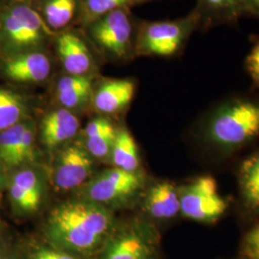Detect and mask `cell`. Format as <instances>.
<instances>
[{
	"label": "cell",
	"instance_id": "6da1fadb",
	"mask_svg": "<svg viewBox=\"0 0 259 259\" xmlns=\"http://www.w3.org/2000/svg\"><path fill=\"white\" fill-rule=\"evenodd\" d=\"M113 225V216L104 205L83 199L55 206L48 215L46 233L61 248L89 251L101 244Z\"/></svg>",
	"mask_w": 259,
	"mask_h": 259
},
{
	"label": "cell",
	"instance_id": "7a4b0ae2",
	"mask_svg": "<svg viewBox=\"0 0 259 259\" xmlns=\"http://www.w3.org/2000/svg\"><path fill=\"white\" fill-rule=\"evenodd\" d=\"M205 137L217 147L237 149L259 137V98L232 97L216 106L204 122Z\"/></svg>",
	"mask_w": 259,
	"mask_h": 259
},
{
	"label": "cell",
	"instance_id": "3957f363",
	"mask_svg": "<svg viewBox=\"0 0 259 259\" xmlns=\"http://www.w3.org/2000/svg\"><path fill=\"white\" fill-rule=\"evenodd\" d=\"M139 21L131 8H121L93 20L82 29L104 63L122 65L137 59Z\"/></svg>",
	"mask_w": 259,
	"mask_h": 259
},
{
	"label": "cell",
	"instance_id": "277c9868",
	"mask_svg": "<svg viewBox=\"0 0 259 259\" xmlns=\"http://www.w3.org/2000/svg\"><path fill=\"white\" fill-rule=\"evenodd\" d=\"M52 37L30 2L0 7V58L50 48Z\"/></svg>",
	"mask_w": 259,
	"mask_h": 259
},
{
	"label": "cell",
	"instance_id": "5b68a950",
	"mask_svg": "<svg viewBox=\"0 0 259 259\" xmlns=\"http://www.w3.org/2000/svg\"><path fill=\"white\" fill-rule=\"evenodd\" d=\"M201 19L193 9L185 17L163 20L139 21L137 58L173 59L184 53L190 37L200 30Z\"/></svg>",
	"mask_w": 259,
	"mask_h": 259
},
{
	"label": "cell",
	"instance_id": "8992f818",
	"mask_svg": "<svg viewBox=\"0 0 259 259\" xmlns=\"http://www.w3.org/2000/svg\"><path fill=\"white\" fill-rule=\"evenodd\" d=\"M50 50L59 71L65 74L96 78L105 64L82 28H71L54 34Z\"/></svg>",
	"mask_w": 259,
	"mask_h": 259
},
{
	"label": "cell",
	"instance_id": "52a82bcc",
	"mask_svg": "<svg viewBox=\"0 0 259 259\" xmlns=\"http://www.w3.org/2000/svg\"><path fill=\"white\" fill-rule=\"evenodd\" d=\"M58 72L50 48L0 58V81L21 89L49 83Z\"/></svg>",
	"mask_w": 259,
	"mask_h": 259
},
{
	"label": "cell",
	"instance_id": "ba28073f",
	"mask_svg": "<svg viewBox=\"0 0 259 259\" xmlns=\"http://www.w3.org/2000/svg\"><path fill=\"white\" fill-rule=\"evenodd\" d=\"M181 212L186 218L202 223H212L228 209V204L218 192L214 178H197L179 191Z\"/></svg>",
	"mask_w": 259,
	"mask_h": 259
},
{
	"label": "cell",
	"instance_id": "9c48e42d",
	"mask_svg": "<svg viewBox=\"0 0 259 259\" xmlns=\"http://www.w3.org/2000/svg\"><path fill=\"white\" fill-rule=\"evenodd\" d=\"M143 184L139 172H128L119 168L103 172L84 189V199L96 204H111L137 194Z\"/></svg>",
	"mask_w": 259,
	"mask_h": 259
},
{
	"label": "cell",
	"instance_id": "30bf717a",
	"mask_svg": "<svg viewBox=\"0 0 259 259\" xmlns=\"http://www.w3.org/2000/svg\"><path fill=\"white\" fill-rule=\"evenodd\" d=\"M37 123L34 116L0 132V163L15 169L35 159Z\"/></svg>",
	"mask_w": 259,
	"mask_h": 259
},
{
	"label": "cell",
	"instance_id": "8fae6325",
	"mask_svg": "<svg viewBox=\"0 0 259 259\" xmlns=\"http://www.w3.org/2000/svg\"><path fill=\"white\" fill-rule=\"evenodd\" d=\"M137 83L132 78L97 77L93 84L92 108L103 116H111L125 111L135 98Z\"/></svg>",
	"mask_w": 259,
	"mask_h": 259
},
{
	"label": "cell",
	"instance_id": "7c38bea8",
	"mask_svg": "<svg viewBox=\"0 0 259 259\" xmlns=\"http://www.w3.org/2000/svg\"><path fill=\"white\" fill-rule=\"evenodd\" d=\"M93 171V158L79 144L63 149L56 160L54 183L61 190H71L83 185Z\"/></svg>",
	"mask_w": 259,
	"mask_h": 259
},
{
	"label": "cell",
	"instance_id": "4fadbf2b",
	"mask_svg": "<svg viewBox=\"0 0 259 259\" xmlns=\"http://www.w3.org/2000/svg\"><path fill=\"white\" fill-rule=\"evenodd\" d=\"M97 78V77H96ZM94 77L58 72L53 80V98L57 106L78 113L92 108Z\"/></svg>",
	"mask_w": 259,
	"mask_h": 259
},
{
	"label": "cell",
	"instance_id": "5bb4252c",
	"mask_svg": "<svg viewBox=\"0 0 259 259\" xmlns=\"http://www.w3.org/2000/svg\"><path fill=\"white\" fill-rule=\"evenodd\" d=\"M37 99L25 89L0 83V132L33 117Z\"/></svg>",
	"mask_w": 259,
	"mask_h": 259
},
{
	"label": "cell",
	"instance_id": "9a60e30c",
	"mask_svg": "<svg viewBox=\"0 0 259 259\" xmlns=\"http://www.w3.org/2000/svg\"><path fill=\"white\" fill-rule=\"evenodd\" d=\"M30 3L53 35L80 23L82 0H32Z\"/></svg>",
	"mask_w": 259,
	"mask_h": 259
},
{
	"label": "cell",
	"instance_id": "2e32d148",
	"mask_svg": "<svg viewBox=\"0 0 259 259\" xmlns=\"http://www.w3.org/2000/svg\"><path fill=\"white\" fill-rule=\"evenodd\" d=\"M80 127L77 114L56 105L44 113L38 122L39 137L48 150H53L72 139Z\"/></svg>",
	"mask_w": 259,
	"mask_h": 259
},
{
	"label": "cell",
	"instance_id": "e0dca14e",
	"mask_svg": "<svg viewBox=\"0 0 259 259\" xmlns=\"http://www.w3.org/2000/svg\"><path fill=\"white\" fill-rule=\"evenodd\" d=\"M44 195L41 180L31 168L17 171L9 183V197L14 209L20 214L35 212L39 207Z\"/></svg>",
	"mask_w": 259,
	"mask_h": 259
},
{
	"label": "cell",
	"instance_id": "ac0fdd59",
	"mask_svg": "<svg viewBox=\"0 0 259 259\" xmlns=\"http://www.w3.org/2000/svg\"><path fill=\"white\" fill-rule=\"evenodd\" d=\"M201 19L200 31L222 25H235L245 17L244 0H197L194 7Z\"/></svg>",
	"mask_w": 259,
	"mask_h": 259
},
{
	"label": "cell",
	"instance_id": "d6986e66",
	"mask_svg": "<svg viewBox=\"0 0 259 259\" xmlns=\"http://www.w3.org/2000/svg\"><path fill=\"white\" fill-rule=\"evenodd\" d=\"M101 259H153V247L139 228H128L107 245Z\"/></svg>",
	"mask_w": 259,
	"mask_h": 259
},
{
	"label": "cell",
	"instance_id": "ffe728a7",
	"mask_svg": "<svg viewBox=\"0 0 259 259\" xmlns=\"http://www.w3.org/2000/svg\"><path fill=\"white\" fill-rule=\"evenodd\" d=\"M146 211L156 219H170L181 211L179 190L169 182H159L149 189L145 198Z\"/></svg>",
	"mask_w": 259,
	"mask_h": 259
},
{
	"label": "cell",
	"instance_id": "44dd1931",
	"mask_svg": "<svg viewBox=\"0 0 259 259\" xmlns=\"http://www.w3.org/2000/svg\"><path fill=\"white\" fill-rule=\"evenodd\" d=\"M117 129L111 119L100 115L93 118L85 126L84 144L92 157L105 158L111 153Z\"/></svg>",
	"mask_w": 259,
	"mask_h": 259
},
{
	"label": "cell",
	"instance_id": "7402d4cb",
	"mask_svg": "<svg viewBox=\"0 0 259 259\" xmlns=\"http://www.w3.org/2000/svg\"><path fill=\"white\" fill-rule=\"evenodd\" d=\"M111 154L112 162L116 168L128 172H139L138 146L135 139L126 128L117 129Z\"/></svg>",
	"mask_w": 259,
	"mask_h": 259
},
{
	"label": "cell",
	"instance_id": "603a6c76",
	"mask_svg": "<svg viewBox=\"0 0 259 259\" xmlns=\"http://www.w3.org/2000/svg\"><path fill=\"white\" fill-rule=\"evenodd\" d=\"M239 185L246 205L252 211L259 212V152L242 164Z\"/></svg>",
	"mask_w": 259,
	"mask_h": 259
},
{
	"label": "cell",
	"instance_id": "cb8c5ba5",
	"mask_svg": "<svg viewBox=\"0 0 259 259\" xmlns=\"http://www.w3.org/2000/svg\"><path fill=\"white\" fill-rule=\"evenodd\" d=\"M133 7H136L135 0H82V16L78 27L83 28L115 10Z\"/></svg>",
	"mask_w": 259,
	"mask_h": 259
},
{
	"label": "cell",
	"instance_id": "d4e9b609",
	"mask_svg": "<svg viewBox=\"0 0 259 259\" xmlns=\"http://www.w3.org/2000/svg\"><path fill=\"white\" fill-rule=\"evenodd\" d=\"M245 65L251 80L259 88V35L253 38V44L246 58Z\"/></svg>",
	"mask_w": 259,
	"mask_h": 259
},
{
	"label": "cell",
	"instance_id": "484cf974",
	"mask_svg": "<svg viewBox=\"0 0 259 259\" xmlns=\"http://www.w3.org/2000/svg\"><path fill=\"white\" fill-rule=\"evenodd\" d=\"M243 250L246 257L259 259V225L250 230L245 236Z\"/></svg>",
	"mask_w": 259,
	"mask_h": 259
},
{
	"label": "cell",
	"instance_id": "4316f807",
	"mask_svg": "<svg viewBox=\"0 0 259 259\" xmlns=\"http://www.w3.org/2000/svg\"><path fill=\"white\" fill-rule=\"evenodd\" d=\"M31 259H77L74 255L64 250L39 248L32 253Z\"/></svg>",
	"mask_w": 259,
	"mask_h": 259
},
{
	"label": "cell",
	"instance_id": "83f0119b",
	"mask_svg": "<svg viewBox=\"0 0 259 259\" xmlns=\"http://www.w3.org/2000/svg\"><path fill=\"white\" fill-rule=\"evenodd\" d=\"M245 1V17H251L259 19V0Z\"/></svg>",
	"mask_w": 259,
	"mask_h": 259
},
{
	"label": "cell",
	"instance_id": "f1b7e54d",
	"mask_svg": "<svg viewBox=\"0 0 259 259\" xmlns=\"http://www.w3.org/2000/svg\"><path fill=\"white\" fill-rule=\"evenodd\" d=\"M32 0H0V7L15 2H31Z\"/></svg>",
	"mask_w": 259,
	"mask_h": 259
},
{
	"label": "cell",
	"instance_id": "f546056e",
	"mask_svg": "<svg viewBox=\"0 0 259 259\" xmlns=\"http://www.w3.org/2000/svg\"><path fill=\"white\" fill-rule=\"evenodd\" d=\"M151 1H155V0H135L136 6H139V5H141V4H144V3H147V2H151Z\"/></svg>",
	"mask_w": 259,
	"mask_h": 259
},
{
	"label": "cell",
	"instance_id": "4dcf8cb0",
	"mask_svg": "<svg viewBox=\"0 0 259 259\" xmlns=\"http://www.w3.org/2000/svg\"><path fill=\"white\" fill-rule=\"evenodd\" d=\"M0 259H4L2 257V251H1V249H0Z\"/></svg>",
	"mask_w": 259,
	"mask_h": 259
},
{
	"label": "cell",
	"instance_id": "1f68e13d",
	"mask_svg": "<svg viewBox=\"0 0 259 259\" xmlns=\"http://www.w3.org/2000/svg\"><path fill=\"white\" fill-rule=\"evenodd\" d=\"M1 185L2 184H1V174H0V191H1Z\"/></svg>",
	"mask_w": 259,
	"mask_h": 259
},
{
	"label": "cell",
	"instance_id": "d6a6232c",
	"mask_svg": "<svg viewBox=\"0 0 259 259\" xmlns=\"http://www.w3.org/2000/svg\"><path fill=\"white\" fill-rule=\"evenodd\" d=\"M4 259H14V258H4Z\"/></svg>",
	"mask_w": 259,
	"mask_h": 259
}]
</instances>
